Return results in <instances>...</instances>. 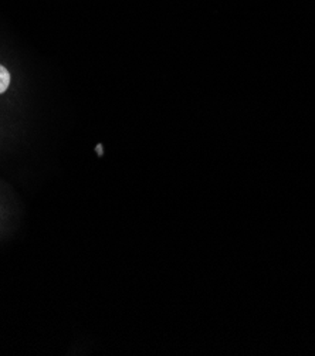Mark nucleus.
<instances>
[{"label": "nucleus", "mask_w": 315, "mask_h": 356, "mask_svg": "<svg viewBox=\"0 0 315 356\" xmlns=\"http://www.w3.org/2000/svg\"><path fill=\"white\" fill-rule=\"evenodd\" d=\"M9 84H10L9 71L3 65H0V94H3L8 90Z\"/></svg>", "instance_id": "1"}]
</instances>
